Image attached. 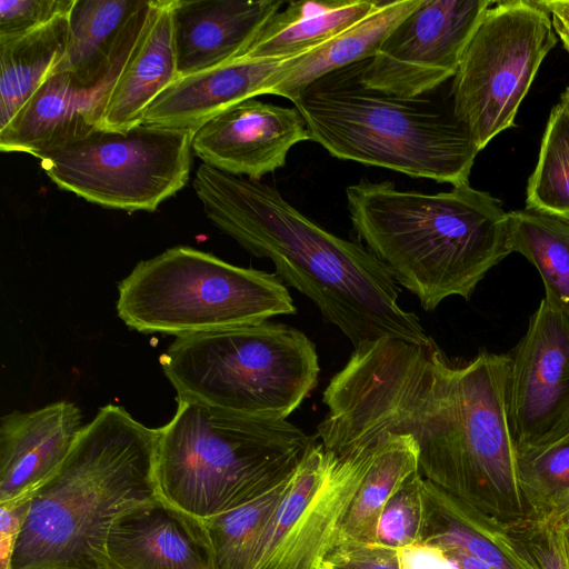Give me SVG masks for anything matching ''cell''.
Here are the masks:
<instances>
[{
  "label": "cell",
  "instance_id": "40",
  "mask_svg": "<svg viewBox=\"0 0 569 569\" xmlns=\"http://www.w3.org/2000/svg\"><path fill=\"white\" fill-rule=\"evenodd\" d=\"M549 522L556 528L569 527V505Z\"/></svg>",
  "mask_w": 569,
  "mask_h": 569
},
{
  "label": "cell",
  "instance_id": "17",
  "mask_svg": "<svg viewBox=\"0 0 569 569\" xmlns=\"http://www.w3.org/2000/svg\"><path fill=\"white\" fill-rule=\"evenodd\" d=\"M70 401L4 415L0 421V503L28 498L70 453L81 431Z\"/></svg>",
  "mask_w": 569,
  "mask_h": 569
},
{
  "label": "cell",
  "instance_id": "15",
  "mask_svg": "<svg viewBox=\"0 0 569 569\" xmlns=\"http://www.w3.org/2000/svg\"><path fill=\"white\" fill-rule=\"evenodd\" d=\"M101 569H217L201 520L159 496L111 523Z\"/></svg>",
  "mask_w": 569,
  "mask_h": 569
},
{
  "label": "cell",
  "instance_id": "14",
  "mask_svg": "<svg viewBox=\"0 0 569 569\" xmlns=\"http://www.w3.org/2000/svg\"><path fill=\"white\" fill-rule=\"evenodd\" d=\"M306 140L311 139L296 107L250 98L196 130L191 148L209 167L259 181L282 168L290 149Z\"/></svg>",
  "mask_w": 569,
  "mask_h": 569
},
{
  "label": "cell",
  "instance_id": "38",
  "mask_svg": "<svg viewBox=\"0 0 569 569\" xmlns=\"http://www.w3.org/2000/svg\"><path fill=\"white\" fill-rule=\"evenodd\" d=\"M446 550V549H445ZM456 560L459 569H490L481 561L459 550H447Z\"/></svg>",
  "mask_w": 569,
  "mask_h": 569
},
{
  "label": "cell",
  "instance_id": "27",
  "mask_svg": "<svg viewBox=\"0 0 569 569\" xmlns=\"http://www.w3.org/2000/svg\"><path fill=\"white\" fill-rule=\"evenodd\" d=\"M508 214L510 251L536 267L543 299L569 318V219L527 209Z\"/></svg>",
  "mask_w": 569,
  "mask_h": 569
},
{
  "label": "cell",
  "instance_id": "2",
  "mask_svg": "<svg viewBox=\"0 0 569 569\" xmlns=\"http://www.w3.org/2000/svg\"><path fill=\"white\" fill-rule=\"evenodd\" d=\"M192 184L208 219L252 256L271 260L281 281L355 348L382 338L429 343L416 313L399 305L390 270L367 247L329 232L260 180L201 163Z\"/></svg>",
  "mask_w": 569,
  "mask_h": 569
},
{
  "label": "cell",
  "instance_id": "7",
  "mask_svg": "<svg viewBox=\"0 0 569 569\" xmlns=\"http://www.w3.org/2000/svg\"><path fill=\"white\" fill-rule=\"evenodd\" d=\"M160 362L178 397L283 420L320 372L313 342L295 327L270 321L176 338Z\"/></svg>",
  "mask_w": 569,
  "mask_h": 569
},
{
  "label": "cell",
  "instance_id": "8",
  "mask_svg": "<svg viewBox=\"0 0 569 569\" xmlns=\"http://www.w3.org/2000/svg\"><path fill=\"white\" fill-rule=\"evenodd\" d=\"M295 312L276 272L238 267L187 246L140 261L118 284L119 318L144 335L188 337Z\"/></svg>",
  "mask_w": 569,
  "mask_h": 569
},
{
  "label": "cell",
  "instance_id": "18",
  "mask_svg": "<svg viewBox=\"0 0 569 569\" xmlns=\"http://www.w3.org/2000/svg\"><path fill=\"white\" fill-rule=\"evenodd\" d=\"M283 4L279 0H172L178 78L242 57Z\"/></svg>",
  "mask_w": 569,
  "mask_h": 569
},
{
  "label": "cell",
  "instance_id": "30",
  "mask_svg": "<svg viewBox=\"0 0 569 569\" xmlns=\"http://www.w3.org/2000/svg\"><path fill=\"white\" fill-rule=\"evenodd\" d=\"M526 209L569 219V112L556 104L547 121Z\"/></svg>",
  "mask_w": 569,
  "mask_h": 569
},
{
  "label": "cell",
  "instance_id": "37",
  "mask_svg": "<svg viewBox=\"0 0 569 569\" xmlns=\"http://www.w3.org/2000/svg\"><path fill=\"white\" fill-rule=\"evenodd\" d=\"M551 18L552 28L569 52V0H539Z\"/></svg>",
  "mask_w": 569,
  "mask_h": 569
},
{
  "label": "cell",
  "instance_id": "19",
  "mask_svg": "<svg viewBox=\"0 0 569 569\" xmlns=\"http://www.w3.org/2000/svg\"><path fill=\"white\" fill-rule=\"evenodd\" d=\"M112 87L86 88L67 72H51L0 129V150L39 159L86 136L98 128Z\"/></svg>",
  "mask_w": 569,
  "mask_h": 569
},
{
  "label": "cell",
  "instance_id": "16",
  "mask_svg": "<svg viewBox=\"0 0 569 569\" xmlns=\"http://www.w3.org/2000/svg\"><path fill=\"white\" fill-rule=\"evenodd\" d=\"M153 0H74L69 38L52 72L86 88L114 86L148 20Z\"/></svg>",
  "mask_w": 569,
  "mask_h": 569
},
{
  "label": "cell",
  "instance_id": "6",
  "mask_svg": "<svg viewBox=\"0 0 569 569\" xmlns=\"http://www.w3.org/2000/svg\"><path fill=\"white\" fill-rule=\"evenodd\" d=\"M159 430L158 496L199 520L257 498L292 476L318 442L283 419L220 409L177 396Z\"/></svg>",
  "mask_w": 569,
  "mask_h": 569
},
{
  "label": "cell",
  "instance_id": "34",
  "mask_svg": "<svg viewBox=\"0 0 569 569\" xmlns=\"http://www.w3.org/2000/svg\"><path fill=\"white\" fill-rule=\"evenodd\" d=\"M320 569H401L398 549L381 543L335 546Z\"/></svg>",
  "mask_w": 569,
  "mask_h": 569
},
{
  "label": "cell",
  "instance_id": "36",
  "mask_svg": "<svg viewBox=\"0 0 569 569\" xmlns=\"http://www.w3.org/2000/svg\"><path fill=\"white\" fill-rule=\"evenodd\" d=\"M1 509V569H8L14 543L28 511V498L0 503Z\"/></svg>",
  "mask_w": 569,
  "mask_h": 569
},
{
  "label": "cell",
  "instance_id": "10",
  "mask_svg": "<svg viewBox=\"0 0 569 569\" xmlns=\"http://www.w3.org/2000/svg\"><path fill=\"white\" fill-rule=\"evenodd\" d=\"M193 132L140 123L96 128L39 158L60 189L104 208L154 211L189 180Z\"/></svg>",
  "mask_w": 569,
  "mask_h": 569
},
{
  "label": "cell",
  "instance_id": "5",
  "mask_svg": "<svg viewBox=\"0 0 569 569\" xmlns=\"http://www.w3.org/2000/svg\"><path fill=\"white\" fill-rule=\"evenodd\" d=\"M365 61L320 77L292 102L310 139L341 160L452 187L469 182L480 150L452 106L366 87Z\"/></svg>",
  "mask_w": 569,
  "mask_h": 569
},
{
  "label": "cell",
  "instance_id": "39",
  "mask_svg": "<svg viewBox=\"0 0 569 569\" xmlns=\"http://www.w3.org/2000/svg\"><path fill=\"white\" fill-rule=\"evenodd\" d=\"M557 529L559 531V537H560V543H561L562 552L565 555L566 562H567V566H568V569H569V527L557 528Z\"/></svg>",
  "mask_w": 569,
  "mask_h": 569
},
{
  "label": "cell",
  "instance_id": "12",
  "mask_svg": "<svg viewBox=\"0 0 569 569\" xmlns=\"http://www.w3.org/2000/svg\"><path fill=\"white\" fill-rule=\"evenodd\" d=\"M491 0H421L365 61L366 87L402 98L431 93L452 79Z\"/></svg>",
  "mask_w": 569,
  "mask_h": 569
},
{
  "label": "cell",
  "instance_id": "22",
  "mask_svg": "<svg viewBox=\"0 0 569 569\" xmlns=\"http://www.w3.org/2000/svg\"><path fill=\"white\" fill-rule=\"evenodd\" d=\"M421 0L380 1L368 17L335 38L288 59L271 77L266 94L296 100L310 83L335 70L376 56L388 34Z\"/></svg>",
  "mask_w": 569,
  "mask_h": 569
},
{
  "label": "cell",
  "instance_id": "29",
  "mask_svg": "<svg viewBox=\"0 0 569 569\" xmlns=\"http://www.w3.org/2000/svg\"><path fill=\"white\" fill-rule=\"evenodd\" d=\"M293 475L238 508L201 520L217 569L253 568L264 533Z\"/></svg>",
  "mask_w": 569,
  "mask_h": 569
},
{
  "label": "cell",
  "instance_id": "1",
  "mask_svg": "<svg viewBox=\"0 0 569 569\" xmlns=\"http://www.w3.org/2000/svg\"><path fill=\"white\" fill-rule=\"evenodd\" d=\"M510 358L485 349L451 361L431 338H382L355 348L327 385L316 439L343 455L409 435L421 476L502 522L528 518L508 420Z\"/></svg>",
  "mask_w": 569,
  "mask_h": 569
},
{
  "label": "cell",
  "instance_id": "24",
  "mask_svg": "<svg viewBox=\"0 0 569 569\" xmlns=\"http://www.w3.org/2000/svg\"><path fill=\"white\" fill-rule=\"evenodd\" d=\"M370 443H373L370 465L340 525L335 546L375 543L387 502L419 472V449L411 436L387 433Z\"/></svg>",
  "mask_w": 569,
  "mask_h": 569
},
{
  "label": "cell",
  "instance_id": "31",
  "mask_svg": "<svg viewBox=\"0 0 569 569\" xmlns=\"http://www.w3.org/2000/svg\"><path fill=\"white\" fill-rule=\"evenodd\" d=\"M497 543L526 569H568L559 531L550 522L523 518L492 522Z\"/></svg>",
  "mask_w": 569,
  "mask_h": 569
},
{
  "label": "cell",
  "instance_id": "9",
  "mask_svg": "<svg viewBox=\"0 0 569 569\" xmlns=\"http://www.w3.org/2000/svg\"><path fill=\"white\" fill-rule=\"evenodd\" d=\"M556 43L551 18L539 0L493 1L485 11L463 49L450 92L455 117L480 151L515 126Z\"/></svg>",
  "mask_w": 569,
  "mask_h": 569
},
{
  "label": "cell",
  "instance_id": "21",
  "mask_svg": "<svg viewBox=\"0 0 569 569\" xmlns=\"http://www.w3.org/2000/svg\"><path fill=\"white\" fill-rule=\"evenodd\" d=\"M178 77L172 0H153L137 43L107 98L98 128L127 131L142 123L151 103Z\"/></svg>",
  "mask_w": 569,
  "mask_h": 569
},
{
  "label": "cell",
  "instance_id": "28",
  "mask_svg": "<svg viewBox=\"0 0 569 569\" xmlns=\"http://www.w3.org/2000/svg\"><path fill=\"white\" fill-rule=\"evenodd\" d=\"M517 471L528 518L551 521L569 505V420L518 450Z\"/></svg>",
  "mask_w": 569,
  "mask_h": 569
},
{
  "label": "cell",
  "instance_id": "3",
  "mask_svg": "<svg viewBox=\"0 0 569 569\" xmlns=\"http://www.w3.org/2000/svg\"><path fill=\"white\" fill-rule=\"evenodd\" d=\"M158 429L123 407H101L59 469L28 497L8 569H101L114 519L158 497Z\"/></svg>",
  "mask_w": 569,
  "mask_h": 569
},
{
  "label": "cell",
  "instance_id": "41",
  "mask_svg": "<svg viewBox=\"0 0 569 569\" xmlns=\"http://www.w3.org/2000/svg\"><path fill=\"white\" fill-rule=\"evenodd\" d=\"M559 103L569 112V87L562 92Z\"/></svg>",
  "mask_w": 569,
  "mask_h": 569
},
{
  "label": "cell",
  "instance_id": "23",
  "mask_svg": "<svg viewBox=\"0 0 569 569\" xmlns=\"http://www.w3.org/2000/svg\"><path fill=\"white\" fill-rule=\"evenodd\" d=\"M379 4V0L289 1L263 24L240 58H296L358 23Z\"/></svg>",
  "mask_w": 569,
  "mask_h": 569
},
{
  "label": "cell",
  "instance_id": "25",
  "mask_svg": "<svg viewBox=\"0 0 569 569\" xmlns=\"http://www.w3.org/2000/svg\"><path fill=\"white\" fill-rule=\"evenodd\" d=\"M69 13L32 31L0 39V129L10 122L63 57L69 38Z\"/></svg>",
  "mask_w": 569,
  "mask_h": 569
},
{
  "label": "cell",
  "instance_id": "4",
  "mask_svg": "<svg viewBox=\"0 0 569 569\" xmlns=\"http://www.w3.org/2000/svg\"><path fill=\"white\" fill-rule=\"evenodd\" d=\"M346 197L358 238L426 311L449 297L468 300L511 253L508 212L469 182L423 193L361 179Z\"/></svg>",
  "mask_w": 569,
  "mask_h": 569
},
{
  "label": "cell",
  "instance_id": "20",
  "mask_svg": "<svg viewBox=\"0 0 569 569\" xmlns=\"http://www.w3.org/2000/svg\"><path fill=\"white\" fill-rule=\"evenodd\" d=\"M287 60L238 58L180 77L151 103L142 123L194 133L228 108L266 94L271 77Z\"/></svg>",
  "mask_w": 569,
  "mask_h": 569
},
{
  "label": "cell",
  "instance_id": "13",
  "mask_svg": "<svg viewBox=\"0 0 569 569\" xmlns=\"http://www.w3.org/2000/svg\"><path fill=\"white\" fill-rule=\"evenodd\" d=\"M508 355V420L518 451L569 420V318L542 299Z\"/></svg>",
  "mask_w": 569,
  "mask_h": 569
},
{
  "label": "cell",
  "instance_id": "35",
  "mask_svg": "<svg viewBox=\"0 0 569 569\" xmlns=\"http://www.w3.org/2000/svg\"><path fill=\"white\" fill-rule=\"evenodd\" d=\"M398 557L401 569H459L447 550L427 541L398 548Z\"/></svg>",
  "mask_w": 569,
  "mask_h": 569
},
{
  "label": "cell",
  "instance_id": "11",
  "mask_svg": "<svg viewBox=\"0 0 569 569\" xmlns=\"http://www.w3.org/2000/svg\"><path fill=\"white\" fill-rule=\"evenodd\" d=\"M372 452L373 443L336 455L317 442L272 516L252 569H320Z\"/></svg>",
  "mask_w": 569,
  "mask_h": 569
},
{
  "label": "cell",
  "instance_id": "26",
  "mask_svg": "<svg viewBox=\"0 0 569 569\" xmlns=\"http://www.w3.org/2000/svg\"><path fill=\"white\" fill-rule=\"evenodd\" d=\"M425 528L422 541L459 550L490 569H526L493 538V517L467 505L430 480H423Z\"/></svg>",
  "mask_w": 569,
  "mask_h": 569
},
{
  "label": "cell",
  "instance_id": "32",
  "mask_svg": "<svg viewBox=\"0 0 569 569\" xmlns=\"http://www.w3.org/2000/svg\"><path fill=\"white\" fill-rule=\"evenodd\" d=\"M423 477L411 476L390 498L377 527L376 542L401 548L422 541L425 528Z\"/></svg>",
  "mask_w": 569,
  "mask_h": 569
},
{
  "label": "cell",
  "instance_id": "33",
  "mask_svg": "<svg viewBox=\"0 0 569 569\" xmlns=\"http://www.w3.org/2000/svg\"><path fill=\"white\" fill-rule=\"evenodd\" d=\"M74 0H0V39L32 31L69 13Z\"/></svg>",
  "mask_w": 569,
  "mask_h": 569
}]
</instances>
